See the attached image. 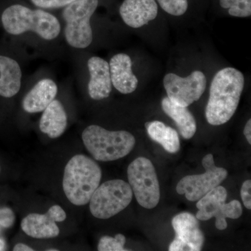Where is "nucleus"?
<instances>
[{
	"label": "nucleus",
	"instance_id": "obj_1",
	"mask_svg": "<svg viewBox=\"0 0 251 251\" xmlns=\"http://www.w3.org/2000/svg\"><path fill=\"white\" fill-rule=\"evenodd\" d=\"M244 77L234 68H224L211 82L205 116L209 125L219 126L229 121L237 110L244 90Z\"/></svg>",
	"mask_w": 251,
	"mask_h": 251
},
{
	"label": "nucleus",
	"instance_id": "obj_2",
	"mask_svg": "<svg viewBox=\"0 0 251 251\" xmlns=\"http://www.w3.org/2000/svg\"><path fill=\"white\" fill-rule=\"evenodd\" d=\"M4 30L14 36L31 33L44 41H56L62 32V23L44 9H32L14 4L4 10L1 17Z\"/></svg>",
	"mask_w": 251,
	"mask_h": 251
},
{
	"label": "nucleus",
	"instance_id": "obj_3",
	"mask_svg": "<svg viewBox=\"0 0 251 251\" xmlns=\"http://www.w3.org/2000/svg\"><path fill=\"white\" fill-rule=\"evenodd\" d=\"M101 177V168L97 162L85 155H75L64 168L63 190L73 204L85 205L100 185Z\"/></svg>",
	"mask_w": 251,
	"mask_h": 251
},
{
	"label": "nucleus",
	"instance_id": "obj_4",
	"mask_svg": "<svg viewBox=\"0 0 251 251\" xmlns=\"http://www.w3.org/2000/svg\"><path fill=\"white\" fill-rule=\"evenodd\" d=\"M82 142L89 153L97 161H116L130 153L136 140L126 130L111 131L98 125H90L82 132Z\"/></svg>",
	"mask_w": 251,
	"mask_h": 251
},
{
	"label": "nucleus",
	"instance_id": "obj_5",
	"mask_svg": "<svg viewBox=\"0 0 251 251\" xmlns=\"http://www.w3.org/2000/svg\"><path fill=\"white\" fill-rule=\"evenodd\" d=\"M98 5L99 0H75L64 8L63 35L68 46L75 50H84L92 44L93 30L91 18Z\"/></svg>",
	"mask_w": 251,
	"mask_h": 251
},
{
	"label": "nucleus",
	"instance_id": "obj_6",
	"mask_svg": "<svg viewBox=\"0 0 251 251\" xmlns=\"http://www.w3.org/2000/svg\"><path fill=\"white\" fill-rule=\"evenodd\" d=\"M129 184L113 179L99 185L90 201V212L99 219H108L127 207L133 199Z\"/></svg>",
	"mask_w": 251,
	"mask_h": 251
},
{
	"label": "nucleus",
	"instance_id": "obj_7",
	"mask_svg": "<svg viewBox=\"0 0 251 251\" xmlns=\"http://www.w3.org/2000/svg\"><path fill=\"white\" fill-rule=\"evenodd\" d=\"M129 184L136 201L146 209H153L161 197L159 182L153 163L148 158L139 157L127 169Z\"/></svg>",
	"mask_w": 251,
	"mask_h": 251
},
{
	"label": "nucleus",
	"instance_id": "obj_8",
	"mask_svg": "<svg viewBox=\"0 0 251 251\" xmlns=\"http://www.w3.org/2000/svg\"><path fill=\"white\" fill-rule=\"evenodd\" d=\"M227 193L224 186H218L198 201L196 218L207 221L216 218L215 226L219 230L227 228L226 219H237L242 215V204L237 200L226 203Z\"/></svg>",
	"mask_w": 251,
	"mask_h": 251
},
{
	"label": "nucleus",
	"instance_id": "obj_9",
	"mask_svg": "<svg viewBox=\"0 0 251 251\" xmlns=\"http://www.w3.org/2000/svg\"><path fill=\"white\" fill-rule=\"evenodd\" d=\"M202 166L205 173L188 175L180 180L176 185V192L179 195H185L186 199L191 202L199 201L227 178V171L216 166L214 156L211 153L203 158Z\"/></svg>",
	"mask_w": 251,
	"mask_h": 251
},
{
	"label": "nucleus",
	"instance_id": "obj_10",
	"mask_svg": "<svg viewBox=\"0 0 251 251\" xmlns=\"http://www.w3.org/2000/svg\"><path fill=\"white\" fill-rule=\"evenodd\" d=\"M168 97L173 103L188 107L197 101L205 91L206 79L202 72L195 71L186 77L167 74L163 80Z\"/></svg>",
	"mask_w": 251,
	"mask_h": 251
},
{
	"label": "nucleus",
	"instance_id": "obj_11",
	"mask_svg": "<svg viewBox=\"0 0 251 251\" xmlns=\"http://www.w3.org/2000/svg\"><path fill=\"white\" fill-rule=\"evenodd\" d=\"M172 225L176 237L170 245V251L202 250L204 237L196 216L188 212L181 213L173 218Z\"/></svg>",
	"mask_w": 251,
	"mask_h": 251
},
{
	"label": "nucleus",
	"instance_id": "obj_12",
	"mask_svg": "<svg viewBox=\"0 0 251 251\" xmlns=\"http://www.w3.org/2000/svg\"><path fill=\"white\" fill-rule=\"evenodd\" d=\"M87 66L90 75L87 92L90 98L95 100L108 98L112 89L109 63L93 56L87 60Z\"/></svg>",
	"mask_w": 251,
	"mask_h": 251
},
{
	"label": "nucleus",
	"instance_id": "obj_13",
	"mask_svg": "<svg viewBox=\"0 0 251 251\" xmlns=\"http://www.w3.org/2000/svg\"><path fill=\"white\" fill-rule=\"evenodd\" d=\"M120 14L126 25L136 29L156 18L158 5L155 0H125Z\"/></svg>",
	"mask_w": 251,
	"mask_h": 251
},
{
	"label": "nucleus",
	"instance_id": "obj_14",
	"mask_svg": "<svg viewBox=\"0 0 251 251\" xmlns=\"http://www.w3.org/2000/svg\"><path fill=\"white\" fill-rule=\"evenodd\" d=\"M58 94V86L55 81L49 77L36 82L22 100L23 110L34 114L43 112Z\"/></svg>",
	"mask_w": 251,
	"mask_h": 251
},
{
	"label": "nucleus",
	"instance_id": "obj_15",
	"mask_svg": "<svg viewBox=\"0 0 251 251\" xmlns=\"http://www.w3.org/2000/svg\"><path fill=\"white\" fill-rule=\"evenodd\" d=\"M112 85L123 94L133 93L137 89L138 80L132 71V61L125 53L115 54L109 62Z\"/></svg>",
	"mask_w": 251,
	"mask_h": 251
},
{
	"label": "nucleus",
	"instance_id": "obj_16",
	"mask_svg": "<svg viewBox=\"0 0 251 251\" xmlns=\"http://www.w3.org/2000/svg\"><path fill=\"white\" fill-rule=\"evenodd\" d=\"M23 70L19 62L8 56L0 55V96L12 98L21 91Z\"/></svg>",
	"mask_w": 251,
	"mask_h": 251
},
{
	"label": "nucleus",
	"instance_id": "obj_17",
	"mask_svg": "<svg viewBox=\"0 0 251 251\" xmlns=\"http://www.w3.org/2000/svg\"><path fill=\"white\" fill-rule=\"evenodd\" d=\"M68 125V117L65 108L60 100L54 99L43 111L39 128L49 138H59L63 135Z\"/></svg>",
	"mask_w": 251,
	"mask_h": 251
},
{
	"label": "nucleus",
	"instance_id": "obj_18",
	"mask_svg": "<svg viewBox=\"0 0 251 251\" xmlns=\"http://www.w3.org/2000/svg\"><path fill=\"white\" fill-rule=\"evenodd\" d=\"M49 211L45 214H29L21 221V229L35 239H51L59 234V228Z\"/></svg>",
	"mask_w": 251,
	"mask_h": 251
},
{
	"label": "nucleus",
	"instance_id": "obj_19",
	"mask_svg": "<svg viewBox=\"0 0 251 251\" xmlns=\"http://www.w3.org/2000/svg\"><path fill=\"white\" fill-rule=\"evenodd\" d=\"M161 106L165 113L174 120L183 138L191 139L194 136L197 130V124L187 107L173 103L168 97L162 100Z\"/></svg>",
	"mask_w": 251,
	"mask_h": 251
},
{
	"label": "nucleus",
	"instance_id": "obj_20",
	"mask_svg": "<svg viewBox=\"0 0 251 251\" xmlns=\"http://www.w3.org/2000/svg\"><path fill=\"white\" fill-rule=\"evenodd\" d=\"M145 127L149 136L161 145L168 152L175 153L179 151L180 140L176 130L160 121L147 122Z\"/></svg>",
	"mask_w": 251,
	"mask_h": 251
},
{
	"label": "nucleus",
	"instance_id": "obj_21",
	"mask_svg": "<svg viewBox=\"0 0 251 251\" xmlns=\"http://www.w3.org/2000/svg\"><path fill=\"white\" fill-rule=\"evenodd\" d=\"M220 5L224 9H228L229 14L234 17L251 16V0H220Z\"/></svg>",
	"mask_w": 251,
	"mask_h": 251
},
{
	"label": "nucleus",
	"instance_id": "obj_22",
	"mask_svg": "<svg viewBox=\"0 0 251 251\" xmlns=\"http://www.w3.org/2000/svg\"><path fill=\"white\" fill-rule=\"evenodd\" d=\"M126 237L123 234H117L115 237L104 236L100 238L98 244L99 251H125Z\"/></svg>",
	"mask_w": 251,
	"mask_h": 251
},
{
	"label": "nucleus",
	"instance_id": "obj_23",
	"mask_svg": "<svg viewBox=\"0 0 251 251\" xmlns=\"http://www.w3.org/2000/svg\"><path fill=\"white\" fill-rule=\"evenodd\" d=\"M162 9L175 16L184 15L188 9V0H157Z\"/></svg>",
	"mask_w": 251,
	"mask_h": 251
},
{
	"label": "nucleus",
	"instance_id": "obj_24",
	"mask_svg": "<svg viewBox=\"0 0 251 251\" xmlns=\"http://www.w3.org/2000/svg\"><path fill=\"white\" fill-rule=\"evenodd\" d=\"M75 0H31V3L41 9H56L64 8Z\"/></svg>",
	"mask_w": 251,
	"mask_h": 251
},
{
	"label": "nucleus",
	"instance_id": "obj_25",
	"mask_svg": "<svg viewBox=\"0 0 251 251\" xmlns=\"http://www.w3.org/2000/svg\"><path fill=\"white\" fill-rule=\"evenodd\" d=\"M16 216L12 209L8 207L0 208V234L5 229L12 227Z\"/></svg>",
	"mask_w": 251,
	"mask_h": 251
},
{
	"label": "nucleus",
	"instance_id": "obj_26",
	"mask_svg": "<svg viewBox=\"0 0 251 251\" xmlns=\"http://www.w3.org/2000/svg\"><path fill=\"white\" fill-rule=\"evenodd\" d=\"M241 197L243 203L248 209H251V181L247 180L243 183L241 188Z\"/></svg>",
	"mask_w": 251,
	"mask_h": 251
},
{
	"label": "nucleus",
	"instance_id": "obj_27",
	"mask_svg": "<svg viewBox=\"0 0 251 251\" xmlns=\"http://www.w3.org/2000/svg\"><path fill=\"white\" fill-rule=\"evenodd\" d=\"M49 211L57 223L63 222L67 219V214H66L65 211L57 204L51 206L49 209Z\"/></svg>",
	"mask_w": 251,
	"mask_h": 251
},
{
	"label": "nucleus",
	"instance_id": "obj_28",
	"mask_svg": "<svg viewBox=\"0 0 251 251\" xmlns=\"http://www.w3.org/2000/svg\"><path fill=\"white\" fill-rule=\"evenodd\" d=\"M244 135H245L246 138H247V141L249 142V143L251 144V120H249V121L247 122V125H246L245 127H244Z\"/></svg>",
	"mask_w": 251,
	"mask_h": 251
},
{
	"label": "nucleus",
	"instance_id": "obj_29",
	"mask_svg": "<svg viewBox=\"0 0 251 251\" xmlns=\"http://www.w3.org/2000/svg\"><path fill=\"white\" fill-rule=\"evenodd\" d=\"M14 251H34V249L32 248L29 247V246L26 245V244H16L14 248Z\"/></svg>",
	"mask_w": 251,
	"mask_h": 251
},
{
	"label": "nucleus",
	"instance_id": "obj_30",
	"mask_svg": "<svg viewBox=\"0 0 251 251\" xmlns=\"http://www.w3.org/2000/svg\"><path fill=\"white\" fill-rule=\"evenodd\" d=\"M6 242H5L4 239L0 238V251L6 250Z\"/></svg>",
	"mask_w": 251,
	"mask_h": 251
},
{
	"label": "nucleus",
	"instance_id": "obj_31",
	"mask_svg": "<svg viewBox=\"0 0 251 251\" xmlns=\"http://www.w3.org/2000/svg\"><path fill=\"white\" fill-rule=\"evenodd\" d=\"M48 251H57V249H48Z\"/></svg>",
	"mask_w": 251,
	"mask_h": 251
},
{
	"label": "nucleus",
	"instance_id": "obj_32",
	"mask_svg": "<svg viewBox=\"0 0 251 251\" xmlns=\"http://www.w3.org/2000/svg\"><path fill=\"white\" fill-rule=\"evenodd\" d=\"M0 171H1V168H0Z\"/></svg>",
	"mask_w": 251,
	"mask_h": 251
}]
</instances>
